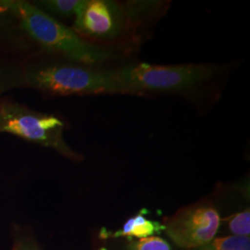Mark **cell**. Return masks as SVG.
I'll return each mask as SVG.
<instances>
[{
	"label": "cell",
	"mask_w": 250,
	"mask_h": 250,
	"mask_svg": "<svg viewBox=\"0 0 250 250\" xmlns=\"http://www.w3.org/2000/svg\"><path fill=\"white\" fill-rule=\"evenodd\" d=\"M214 64L154 65L142 62L116 69L121 94H188L212 80Z\"/></svg>",
	"instance_id": "obj_3"
},
{
	"label": "cell",
	"mask_w": 250,
	"mask_h": 250,
	"mask_svg": "<svg viewBox=\"0 0 250 250\" xmlns=\"http://www.w3.org/2000/svg\"><path fill=\"white\" fill-rule=\"evenodd\" d=\"M2 4L5 10L17 16L27 34L48 51L90 66L119 58L114 50L84 40L73 29L65 26L34 4L17 0L2 1Z\"/></svg>",
	"instance_id": "obj_1"
},
{
	"label": "cell",
	"mask_w": 250,
	"mask_h": 250,
	"mask_svg": "<svg viewBox=\"0 0 250 250\" xmlns=\"http://www.w3.org/2000/svg\"><path fill=\"white\" fill-rule=\"evenodd\" d=\"M0 10H4L5 11L4 7H3V4H2V1H0Z\"/></svg>",
	"instance_id": "obj_13"
},
{
	"label": "cell",
	"mask_w": 250,
	"mask_h": 250,
	"mask_svg": "<svg viewBox=\"0 0 250 250\" xmlns=\"http://www.w3.org/2000/svg\"><path fill=\"white\" fill-rule=\"evenodd\" d=\"M63 127L62 122L53 115L37 113L13 104L0 106V133L17 135L78 161L80 155L73 151L63 138Z\"/></svg>",
	"instance_id": "obj_5"
},
{
	"label": "cell",
	"mask_w": 250,
	"mask_h": 250,
	"mask_svg": "<svg viewBox=\"0 0 250 250\" xmlns=\"http://www.w3.org/2000/svg\"><path fill=\"white\" fill-rule=\"evenodd\" d=\"M220 224L214 206L200 202L180 209L164 224V231L179 248L193 250L214 239Z\"/></svg>",
	"instance_id": "obj_6"
},
{
	"label": "cell",
	"mask_w": 250,
	"mask_h": 250,
	"mask_svg": "<svg viewBox=\"0 0 250 250\" xmlns=\"http://www.w3.org/2000/svg\"><path fill=\"white\" fill-rule=\"evenodd\" d=\"M193 250H250V239L234 235L215 237L205 246Z\"/></svg>",
	"instance_id": "obj_9"
},
{
	"label": "cell",
	"mask_w": 250,
	"mask_h": 250,
	"mask_svg": "<svg viewBox=\"0 0 250 250\" xmlns=\"http://www.w3.org/2000/svg\"><path fill=\"white\" fill-rule=\"evenodd\" d=\"M228 229L232 235L250 237V211L247 208L243 211L232 215L228 222Z\"/></svg>",
	"instance_id": "obj_10"
},
{
	"label": "cell",
	"mask_w": 250,
	"mask_h": 250,
	"mask_svg": "<svg viewBox=\"0 0 250 250\" xmlns=\"http://www.w3.org/2000/svg\"><path fill=\"white\" fill-rule=\"evenodd\" d=\"M19 250H37L34 248H31V247H22L21 249H20Z\"/></svg>",
	"instance_id": "obj_12"
},
{
	"label": "cell",
	"mask_w": 250,
	"mask_h": 250,
	"mask_svg": "<svg viewBox=\"0 0 250 250\" xmlns=\"http://www.w3.org/2000/svg\"><path fill=\"white\" fill-rule=\"evenodd\" d=\"M161 5L157 1L83 0L74 17L73 30L104 46L121 44L137 31L145 19L158 14Z\"/></svg>",
	"instance_id": "obj_2"
},
{
	"label": "cell",
	"mask_w": 250,
	"mask_h": 250,
	"mask_svg": "<svg viewBox=\"0 0 250 250\" xmlns=\"http://www.w3.org/2000/svg\"><path fill=\"white\" fill-rule=\"evenodd\" d=\"M27 79L37 89L57 96L121 94L116 69L50 65L32 71Z\"/></svg>",
	"instance_id": "obj_4"
},
{
	"label": "cell",
	"mask_w": 250,
	"mask_h": 250,
	"mask_svg": "<svg viewBox=\"0 0 250 250\" xmlns=\"http://www.w3.org/2000/svg\"><path fill=\"white\" fill-rule=\"evenodd\" d=\"M128 250H172L171 246L160 236H149L132 240L128 244Z\"/></svg>",
	"instance_id": "obj_11"
},
{
	"label": "cell",
	"mask_w": 250,
	"mask_h": 250,
	"mask_svg": "<svg viewBox=\"0 0 250 250\" xmlns=\"http://www.w3.org/2000/svg\"><path fill=\"white\" fill-rule=\"evenodd\" d=\"M83 0H42L36 7L53 17H75Z\"/></svg>",
	"instance_id": "obj_8"
},
{
	"label": "cell",
	"mask_w": 250,
	"mask_h": 250,
	"mask_svg": "<svg viewBox=\"0 0 250 250\" xmlns=\"http://www.w3.org/2000/svg\"><path fill=\"white\" fill-rule=\"evenodd\" d=\"M147 211L142 209L138 212V214L128 219L124 224L123 228L118 231H108L106 229H102L99 233L101 239H109V238H134L141 239L145 237L153 236L156 233H161L164 231V224L157 221L149 220L146 217Z\"/></svg>",
	"instance_id": "obj_7"
}]
</instances>
